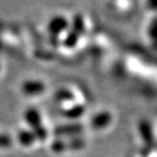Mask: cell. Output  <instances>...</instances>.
<instances>
[{
  "mask_svg": "<svg viewBox=\"0 0 157 157\" xmlns=\"http://www.w3.org/2000/svg\"><path fill=\"white\" fill-rule=\"evenodd\" d=\"M109 121H110V117L107 114H102V115L98 116L94 119V125L96 127H102V126H105V124H107Z\"/></svg>",
  "mask_w": 157,
  "mask_h": 157,
  "instance_id": "6da1fadb",
  "label": "cell"
}]
</instances>
